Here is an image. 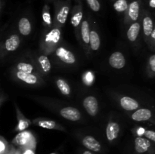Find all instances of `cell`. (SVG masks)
<instances>
[{
    "instance_id": "22",
    "label": "cell",
    "mask_w": 155,
    "mask_h": 154,
    "mask_svg": "<svg viewBox=\"0 0 155 154\" xmlns=\"http://www.w3.org/2000/svg\"><path fill=\"white\" fill-rule=\"evenodd\" d=\"M56 84H57L58 88L59 91H60L62 95H70L71 92V87L65 80L62 79H58L56 82Z\"/></svg>"
},
{
    "instance_id": "33",
    "label": "cell",
    "mask_w": 155,
    "mask_h": 154,
    "mask_svg": "<svg viewBox=\"0 0 155 154\" xmlns=\"http://www.w3.org/2000/svg\"><path fill=\"white\" fill-rule=\"evenodd\" d=\"M22 154H35L34 149H32V148H27V149L22 152Z\"/></svg>"
},
{
    "instance_id": "8",
    "label": "cell",
    "mask_w": 155,
    "mask_h": 154,
    "mask_svg": "<svg viewBox=\"0 0 155 154\" xmlns=\"http://www.w3.org/2000/svg\"><path fill=\"white\" fill-rule=\"evenodd\" d=\"M151 116H152V113L149 109L142 108L137 110L132 115V119L137 122H143V121L149 120Z\"/></svg>"
},
{
    "instance_id": "1",
    "label": "cell",
    "mask_w": 155,
    "mask_h": 154,
    "mask_svg": "<svg viewBox=\"0 0 155 154\" xmlns=\"http://www.w3.org/2000/svg\"><path fill=\"white\" fill-rule=\"evenodd\" d=\"M70 11V1L59 2L56 8V21L60 25L65 24Z\"/></svg>"
},
{
    "instance_id": "31",
    "label": "cell",
    "mask_w": 155,
    "mask_h": 154,
    "mask_svg": "<svg viewBox=\"0 0 155 154\" xmlns=\"http://www.w3.org/2000/svg\"><path fill=\"white\" fill-rule=\"evenodd\" d=\"M27 127H28V123L25 120H20L19 124H18V130L19 131H23Z\"/></svg>"
},
{
    "instance_id": "24",
    "label": "cell",
    "mask_w": 155,
    "mask_h": 154,
    "mask_svg": "<svg viewBox=\"0 0 155 154\" xmlns=\"http://www.w3.org/2000/svg\"><path fill=\"white\" fill-rule=\"evenodd\" d=\"M129 5L127 0H117L114 4V8L117 12H124L128 10Z\"/></svg>"
},
{
    "instance_id": "23",
    "label": "cell",
    "mask_w": 155,
    "mask_h": 154,
    "mask_svg": "<svg viewBox=\"0 0 155 154\" xmlns=\"http://www.w3.org/2000/svg\"><path fill=\"white\" fill-rule=\"evenodd\" d=\"M41 68L45 72H48L51 70V63L48 57L45 55H41L38 59Z\"/></svg>"
},
{
    "instance_id": "32",
    "label": "cell",
    "mask_w": 155,
    "mask_h": 154,
    "mask_svg": "<svg viewBox=\"0 0 155 154\" xmlns=\"http://www.w3.org/2000/svg\"><path fill=\"white\" fill-rule=\"evenodd\" d=\"M6 149V145L5 143L4 140L2 139L0 140V154H4L5 152Z\"/></svg>"
},
{
    "instance_id": "9",
    "label": "cell",
    "mask_w": 155,
    "mask_h": 154,
    "mask_svg": "<svg viewBox=\"0 0 155 154\" xmlns=\"http://www.w3.org/2000/svg\"><path fill=\"white\" fill-rule=\"evenodd\" d=\"M120 132V126L117 122H110L106 128V135L109 141H113L117 137Z\"/></svg>"
},
{
    "instance_id": "18",
    "label": "cell",
    "mask_w": 155,
    "mask_h": 154,
    "mask_svg": "<svg viewBox=\"0 0 155 154\" xmlns=\"http://www.w3.org/2000/svg\"><path fill=\"white\" fill-rule=\"evenodd\" d=\"M141 30V26L139 23L135 22L130 26L127 31V37L130 42H135L139 36V33Z\"/></svg>"
},
{
    "instance_id": "10",
    "label": "cell",
    "mask_w": 155,
    "mask_h": 154,
    "mask_svg": "<svg viewBox=\"0 0 155 154\" xmlns=\"http://www.w3.org/2000/svg\"><path fill=\"white\" fill-rule=\"evenodd\" d=\"M140 0H135L132 2L129 5V8L127 10L129 18L133 21H137L139 15V10H140Z\"/></svg>"
},
{
    "instance_id": "11",
    "label": "cell",
    "mask_w": 155,
    "mask_h": 154,
    "mask_svg": "<svg viewBox=\"0 0 155 154\" xmlns=\"http://www.w3.org/2000/svg\"><path fill=\"white\" fill-rule=\"evenodd\" d=\"M120 104L121 107L124 109V110H127V111H132V110H137L139 107V104L137 101L133 98H130V97H123L120 101Z\"/></svg>"
},
{
    "instance_id": "15",
    "label": "cell",
    "mask_w": 155,
    "mask_h": 154,
    "mask_svg": "<svg viewBox=\"0 0 155 154\" xmlns=\"http://www.w3.org/2000/svg\"><path fill=\"white\" fill-rule=\"evenodd\" d=\"M17 77L21 81L30 85H33L37 83L38 79L36 75L30 72H26L24 71H18L17 72Z\"/></svg>"
},
{
    "instance_id": "35",
    "label": "cell",
    "mask_w": 155,
    "mask_h": 154,
    "mask_svg": "<svg viewBox=\"0 0 155 154\" xmlns=\"http://www.w3.org/2000/svg\"><path fill=\"white\" fill-rule=\"evenodd\" d=\"M83 154H92V152H91V151L86 150V151H84V152H83Z\"/></svg>"
},
{
    "instance_id": "16",
    "label": "cell",
    "mask_w": 155,
    "mask_h": 154,
    "mask_svg": "<svg viewBox=\"0 0 155 154\" xmlns=\"http://www.w3.org/2000/svg\"><path fill=\"white\" fill-rule=\"evenodd\" d=\"M18 30L23 36H28L31 33V24L27 18H21L18 22Z\"/></svg>"
},
{
    "instance_id": "2",
    "label": "cell",
    "mask_w": 155,
    "mask_h": 154,
    "mask_svg": "<svg viewBox=\"0 0 155 154\" xmlns=\"http://www.w3.org/2000/svg\"><path fill=\"white\" fill-rule=\"evenodd\" d=\"M55 54L61 61L67 64H74L76 62V57L74 53L66 49L64 47H59L56 49Z\"/></svg>"
},
{
    "instance_id": "37",
    "label": "cell",
    "mask_w": 155,
    "mask_h": 154,
    "mask_svg": "<svg viewBox=\"0 0 155 154\" xmlns=\"http://www.w3.org/2000/svg\"><path fill=\"white\" fill-rule=\"evenodd\" d=\"M50 154H57V153H56V152H51V153H50Z\"/></svg>"
},
{
    "instance_id": "12",
    "label": "cell",
    "mask_w": 155,
    "mask_h": 154,
    "mask_svg": "<svg viewBox=\"0 0 155 154\" xmlns=\"http://www.w3.org/2000/svg\"><path fill=\"white\" fill-rule=\"evenodd\" d=\"M32 134L28 131H21L18 133L15 138V143L21 146H27L30 144L32 140Z\"/></svg>"
},
{
    "instance_id": "26",
    "label": "cell",
    "mask_w": 155,
    "mask_h": 154,
    "mask_svg": "<svg viewBox=\"0 0 155 154\" xmlns=\"http://www.w3.org/2000/svg\"><path fill=\"white\" fill-rule=\"evenodd\" d=\"M17 69H18V71H24V72L32 73V72L33 71V66L30 63L21 62L17 65Z\"/></svg>"
},
{
    "instance_id": "5",
    "label": "cell",
    "mask_w": 155,
    "mask_h": 154,
    "mask_svg": "<svg viewBox=\"0 0 155 154\" xmlns=\"http://www.w3.org/2000/svg\"><path fill=\"white\" fill-rule=\"evenodd\" d=\"M109 64L114 69H122L125 66L126 60L124 54L120 51H115L109 57Z\"/></svg>"
},
{
    "instance_id": "36",
    "label": "cell",
    "mask_w": 155,
    "mask_h": 154,
    "mask_svg": "<svg viewBox=\"0 0 155 154\" xmlns=\"http://www.w3.org/2000/svg\"><path fill=\"white\" fill-rule=\"evenodd\" d=\"M13 154H22V153H21V152H20L19 151H16V152H14Z\"/></svg>"
},
{
    "instance_id": "19",
    "label": "cell",
    "mask_w": 155,
    "mask_h": 154,
    "mask_svg": "<svg viewBox=\"0 0 155 154\" xmlns=\"http://www.w3.org/2000/svg\"><path fill=\"white\" fill-rule=\"evenodd\" d=\"M142 26H143V31L145 36H148V37L151 36L154 30V22L151 17L147 15L143 18Z\"/></svg>"
},
{
    "instance_id": "21",
    "label": "cell",
    "mask_w": 155,
    "mask_h": 154,
    "mask_svg": "<svg viewBox=\"0 0 155 154\" xmlns=\"http://www.w3.org/2000/svg\"><path fill=\"white\" fill-rule=\"evenodd\" d=\"M90 47L93 51H98L101 45V40L98 33L95 30H91L90 32Z\"/></svg>"
},
{
    "instance_id": "30",
    "label": "cell",
    "mask_w": 155,
    "mask_h": 154,
    "mask_svg": "<svg viewBox=\"0 0 155 154\" xmlns=\"http://www.w3.org/2000/svg\"><path fill=\"white\" fill-rule=\"evenodd\" d=\"M144 135H145V137H146V138L155 142V131H151V130H147V131H145V132L144 133Z\"/></svg>"
},
{
    "instance_id": "3",
    "label": "cell",
    "mask_w": 155,
    "mask_h": 154,
    "mask_svg": "<svg viewBox=\"0 0 155 154\" xmlns=\"http://www.w3.org/2000/svg\"><path fill=\"white\" fill-rule=\"evenodd\" d=\"M83 107L90 116H95L98 110V103L96 98L94 96H88L83 100Z\"/></svg>"
},
{
    "instance_id": "27",
    "label": "cell",
    "mask_w": 155,
    "mask_h": 154,
    "mask_svg": "<svg viewBox=\"0 0 155 154\" xmlns=\"http://www.w3.org/2000/svg\"><path fill=\"white\" fill-rule=\"evenodd\" d=\"M89 7L92 9L93 11L98 12L100 11L101 8V5L98 0H86Z\"/></svg>"
},
{
    "instance_id": "28",
    "label": "cell",
    "mask_w": 155,
    "mask_h": 154,
    "mask_svg": "<svg viewBox=\"0 0 155 154\" xmlns=\"http://www.w3.org/2000/svg\"><path fill=\"white\" fill-rule=\"evenodd\" d=\"M42 18H43V21L46 23L48 25H51V17H50L49 11H48L47 7H45V10H44L43 14H42Z\"/></svg>"
},
{
    "instance_id": "7",
    "label": "cell",
    "mask_w": 155,
    "mask_h": 154,
    "mask_svg": "<svg viewBox=\"0 0 155 154\" xmlns=\"http://www.w3.org/2000/svg\"><path fill=\"white\" fill-rule=\"evenodd\" d=\"M151 147V142L149 139L138 137L135 140V149L138 153H144L148 151Z\"/></svg>"
},
{
    "instance_id": "13",
    "label": "cell",
    "mask_w": 155,
    "mask_h": 154,
    "mask_svg": "<svg viewBox=\"0 0 155 154\" xmlns=\"http://www.w3.org/2000/svg\"><path fill=\"white\" fill-rule=\"evenodd\" d=\"M83 16V8H82L81 3L80 2L75 6V8H74V12H73L72 14V18H71V24H72L75 28L80 25V24L81 23Z\"/></svg>"
},
{
    "instance_id": "14",
    "label": "cell",
    "mask_w": 155,
    "mask_h": 154,
    "mask_svg": "<svg viewBox=\"0 0 155 154\" xmlns=\"http://www.w3.org/2000/svg\"><path fill=\"white\" fill-rule=\"evenodd\" d=\"M20 38L18 35H12L6 39L5 42V48L8 51H14L19 47Z\"/></svg>"
},
{
    "instance_id": "17",
    "label": "cell",
    "mask_w": 155,
    "mask_h": 154,
    "mask_svg": "<svg viewBox=\"0 0 155 154\" xmlns=\"http://www.w3.org/2000/svg\"><path fill=\"white\" fill-rule=\"evenodd\" d=\"M61 39V30L59 29H53L45 36V42L48 45H54L58 43Z\"/></svg>"
},
{
    "instance_id": "20",
    "label": "cell",
    "mask_w": 155,
    "mask_h": 154,
    "mask_svg": "<svg viewBox=\"0 0 155 154\" xmlns=\"http://www.w3.org/2000/svg\"><path fill=\"white\" fill-rule=\"evenodd\" d=\"M81 36L83 42L86 45H88L90 42V30L89 25L87 21H83L81 25Z\"/></svg>"
},
{
    "instance_id": "29",
    "label": "cell",
    "mask_w": 155,
    "mask_h": 154,
    "mask_svg": "<svg viewBox=\"0 0 155 154\" xmlns=\"http://www.w3.org/2000/svg\"><path fill=\"white\" fill-rule=\"evenodd\" d=\"M148 63H149L150 70L155 74V54H153L150 57Z\"/></svg>"
},
{
    "instance_id": "34",
    "label": "cell",
    "mask_w": 155,
    "mask_h": 154,
    "mask_svg": "<svg viewBox=\"0 0 155 154\" xmlns=\"http://www.w3.org/2000/svg\"><path fill=\"white\" fill-rule=\"evenodd\" d=\"M149 6L152 8H155V0H149Z\"/></svg>"
},
{
    "instance_id": "6",
    "label": "cell",
    "mask_w": 155,
    "mask_h": 154,
    "mask_svg": "<svg viewBox=\"0 0 155 154\" xmlns=\"http://www.w3.org/2000/svg\"><path fill=\"white\" fill-rule=\"evenodd\" d=\"M83 144L85 147L93 152H99L101 149V143L92 136L88 135L83 137Z\"/></svg>"
},
{
    "instance_id": "25",
    "label": "cell",
    "mask_w": 155,
    "mask_h": 154,
    "mask_svg": "<svg viewBox=\"0 0 155 154\" xmlns=\"http://www.w3.org/2000/svg\"><path fill=\"white\" fill-rule=\"evenodd\" d=\"M35 123L37 124L39 126L42 127V128H48V129H53V128L57 127V124L55 122L52 120H46V119H42L35 122Z\"/></svg>"
},
{
    "instance_id": "4",
    "label": "cell",
    "mask_w": 155,
    "mask_h": 154,
    "mask_svg": "<svg viewBox=\"0 0 155 154\" xmlns=\"http://www.w3.org/2000/svg\"><path fill=\"white\" fill-rule=\"evenodd\" d=\"M60 114L64 119L73 122L78 121L81 117V114L79 110L73 107H64L60 110Z\"/></svg>"
}]
</instances>
